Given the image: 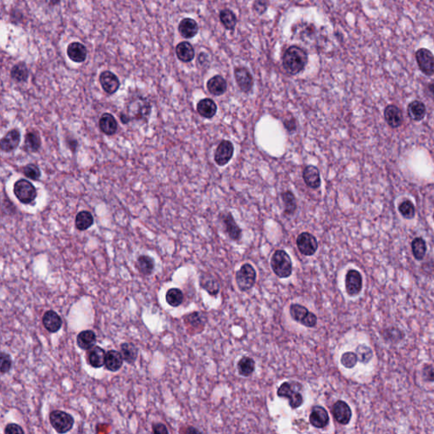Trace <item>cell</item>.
<instances>
[{"instance_id": "cell-32", "label": "cell", "mask_w": 434, "mask_h": 434, "mask_svg": "<svg viewBox=\"0 0 434 434\" xmlns=\"http://www.w3.org/2000/svg\"><path fill=\"white\" fill-rule=\"evenodd\" d=\"M176 54L182 62H190L194 58V49L188 42H182L177 45Z\"/></svg>"}, {"instance_id": "cell-25", "label": "cell", "mask_w": 434, "mask_h": 434, "mask_svg": "<svg viewBox=\"0 0 434 434\" xmlns=\"http://www.w3.org/2000/svg\"><path fill=\"white\" fill-rule=\"evenodd\" d=\"M96 333L93 330L82 331L76 337L78 347L84 350H89L93 348L96 344Z\"/></svg>"}, {"instance_id": "cell-1", "label": "cell", "mask_w": 434, "mask_h": 434, "mask_svg": "<svg viewBox=\"0 0 434 434\" xmlns=\"http://www.w3.org/2000/svg\"><path fill=\"white\" fill-rule=\"evenodd\" d=\"M307 63L308 54L306 51L294 45L287 49L283 56V66L289 75H297L301 72Z\"/></svg>"}, {"instance_id": "cell-22", "label": "cell", "mask_w": 434, "mask_h": 434, "mask_svg": "<svg viewBox=\"0 0 434 434\" xmlns=\"http://www.w3.org/2000/svg\"><path fill=\"white\" fill-rule=\"evenodd\" d=\"M303 178L304 182L308 187L313 189L320 187L321 181L320 172L318 167L314 166H307L303 172Z\"/></svg>"}, {"instance_id": "cell-23", "label": "cell", "mask_w": 434, "mask_h": 434, "mask_svg": "<svg viewBox=\"0 0 434 434\" xmlns=\"http://www.w3.org/2000/svg\"><path fill=\"white\" fill-rule=\"evenodd\" d=\"M123 362L124 359L123 354L119 351L111 349L107 352L104 366L109 372H115L119 371L123 367Z\"/></svg>"}, {"instance_id": "cell-45", "label": "cell", "mask_w": 434, "mask_h": 434, "mask_svg": "<svg viewBox=\"0 0 434 434\" xmlns=\"http://www.w3.org/2000/svg\"><path fill=\"white\" fill-rule=\"evenodd\" d=\"M399 211L403 217L408 220L413 219L416 214V209L413 203L410 201H405L399 206Z\"/></svg>"}, {"instance_id": "cell-12", "label": "cell", "mask_w": 434, "mask_h": 434, "mask_svg": "<svg viewBox=\"0 0 434 434\" xmlns=\"http://www.w3.org/2000/svg\"><path fill=\"white\" fill-rule=\"evenodd\" d=\"M234 76L236 79V84L241 91L247 94L252 90L254 86V78L247 68H235Z\"/></svg>"}, {"instance_id": "cell-29", "label": "cell", "mask_w": 434, "mask_h": 434, "mask_svg": "<svg viewBox=\"0 0 434 434\" xmlns=\"http://www.w3.org/2000/svg\"><path fill=\"white\" fill-rule=\"evenodd\" d=\"M178 31L184 38H192L198 33V23L191 18L183 19L180 22Z\"/></svg>"}, {"instance_id": "cell-38", "label": "cell", "mask_w": 434, "mask_h": 434, "mask_svg": "<svg viewBox=\"0 0 434 434\" xmlns=\"http://www.w3.org/2000/svg\"><path fill=\"white\" fill-rule=\"evenodd\" d=\"M201 286L212 296H215L218 294L220 290L218 283L216 281V279H214L213 277L210 275H202L201 279Z\"/></svg>"}, {"instance_id": "cell-11", "label": "cell", "mask_w": 434, "mask_h": 434, "mask_svg": "<svg viewBox=\"0 0 434 434\" xmlns=\"http://www.w3.org/2000/svg\"><path fill=\"white\" fill-rule=\"evenodd\" d=\"M362 275L361 273L357 270H348L345 277V288L347 294L349 296H357L362 292Z\"/></svg>"}, {"instance_id": "cell-6", "label": "cell", "mask_w": 434, "mask_h": 434, "mask_svg": "<svg viewBox=\"0 0 434 434\" xmlns=\"http://www.w3.org/2000/svg\"><path fill=\"white\" fill-rule=\"evenodd\" d=\"M236 285L241 291L252 289L256 282V271L250 264H245L238 270L235 275Z\"/></svg>"}, {"instance_id": "cell-48", "label": "cell", "mask_w": 434, "mask_h": 434, "mask_svg": "<svg viewBox=\"0 0 434 434\" xmlns=\"http://www.w3.org/2000/svg\"><path fill=\"white\" fill-rule=\"evenodd\" d=\"M0 362H1V367H0L1 373L2 374L8 373L12 367V359L11 356L6 352H2L0 357Z\"/></svg>"}, {"instance_id": "cell-46", "label": "cell", "mask_w": 434, "mask_h": 434, "mask_svg": "<svg viewBox=\"0 0 434 434\" xmlns=\"http://www.w3.org/2000/svg\"><path fill=\"white\" fill-rule=\"evenodd\" d=\"M22 172H23L25 177H27L28 179L33 180V181H38L39 178L41 177V171L36 165H26L23 167Z\"/></svg>"}, {"instance_id": "cell-2", "label": "cell", "mask_w": 434, "mask_h": 434, "mask_svg": "<svg viewBox=\"0 0 434 434\" xmlns=\"http://www.w3.org/2000/svg\"><path fill=\"white\" fill-rule=\"evenodd\" d=\"M302 387L303 386L298 382H284L278 389V396L280 398L288 399L292 409H298L304 403V397L301 394Z\"/></svg>"}, {"instance_id": "cell-55", "label": "cell", "mask_w": 434, "mask_h": 434, "mask_svg": "<svg viewBox=\"0 0 434 434\" xmlns=\"http://www.w3.org/2000/svg\"><path fill=\"white\" fill-rule=\"evenodd\" d=\"M284 126H285L287 130L289 131V132H294V131L296 130V124H295V120L294 118H292L291 120L284 122Z\"/></svg>"}, {"instance_id": "cell-30", "label": "cell", "mask_w": 434, "mask_h": 434, "mask_svg": "<svg viewBox=\"0 0 434 434\" xmlns=\"http://www.w3.org/2000/svg\"><path fill=\"white\" fill-rule=\"evenodd\" d=\"M197 111L201 116L211 119L216 114L217 106L216 103L211 99H204L197 104Z\"/></svg>"}, {"instance_id": "cell-17", "label": "cell", "mask_w": 434, "mask_h": 434, "mask_svg": "<svg viewBox=\"0 0 434 434\" xmlns=\"http://www.w3.org/2000/svg\"><path fill=\"white\" fill-rule=\"evenodd\" d=\"M309 422L317 428H324L329 423V416L324 407L314 406L309 415Z\"/></svg>"}, {"instance_id": "cell-19", "label": "cell", "mask_w": 434, "mask_h": 434, "mask_svg": "<svg viewBox=\"0 0 434 434\" xmlns=\"http://www.w3.org/2000/svg\"><path fill=\"white\" fill-rule=\"evenodd\" d=\"M105 357H106V353H105L104 348L95 345L88 350L87 362H88V364H89V366L98 369V368H101L102 367H104V363H105Z\"/></svg>"}, {"instance_id": "cell-35", "label": "cell", "mask_w": 434, "mask_h": 434, "mask_svg": "<svg viewBox=\"0 0 434 434\" xmlns=\"http://www.w3.org/2000/svg\"><path fill=\"white\" fill-rule=\"evenodd\" d=\"M94 216L89 211H80L75 216V227L79 231H86L94 225Z\"/></svg>"}, {"instance_id": "cell-4", "label": "cell", "mask_w": 434, "mask_h": 434, "mask_svg": "<svg viewBox=\"0 0 434 434\" xmlns=\"http://www.w3.org/2000/svg\"><path fill=\"white\" fill-rule=\"evenodd\" d=\"M14 194L21 203L29 205L36 198V190L33 184L26 179H20L14 185Z\"/></svg>"}, {"instance_id": "cell-36", "label": "cell", "mask_w": 434, "mask_h": 434, "mask_svg": "<svg viewBox=\"0 0 434 434\" xmlns=\"http://www.w3.org/2000/svg\"><path fill=\"white\" fill-rule=\"evenodd\" d=\"M282 200L284 204V213L288 216H292L297 210V201L295 196L290 191L282 192Z\"/></svg>"}, {"instance_id": "cell-15", "label": "cell", "mask_w": 434, "mask_h": 434, "mask_svg": "<svg viewBox=\"0 0 434 434\" xmlns=\"http://www.w3.org/2000/svg\"><path fill=\"white\" fill-rule=\"evenodd\" d=\"M99 82L101 84L102 89L108 94H114L118 91L120 88V81L114 75V73L109 70H105L101 73L99 76Z\"/></svg>"}, {"instance_id": "cell-50", "label": "cell", "mask_w": 434, "mask_h": 434, "mask_svg": "<svg viewBox=\"0 0 434 434\" xmlns=\"http://www.w3.org/2000/svg\"><path fill=\"white\" fill-rule=\"evenodd\" d=\"M186 324H189L192 327H200V325L202 324V318H201V314L198 312H193L192 314H189L187 315V318L185 319Z\"/></svg>"}, {"instance_id": "cell-52", "label": "cell", "mask_w": 434, "mask_h": 434, "mask_svg": "<svg viewBox=\"0 0 434 434\" xmlns=\"http://www.w3.org/2000/svg\"><path fill=\"white\" fill-rule=\"evenodd\" d=\"M25 431H24L23 429L21 427V426H19L18 424L16 423H10L6 426V428H5V433L6 434H23Z\"/></svg>"}, {"instance_id": "cell-28", "label": "cell", "mask_w": 434, "mask_h": 434, "mask_svg": "<svg viewBox=\"0 0 434 434\" xmlns=\"http://www.w3.org/2000/svg\"><path fill=\"white\" fill-rule=\"evenodd\" d=\"M207 89L215 96H220L226 93L227 84L221 75H215L207 82Z\"/></svg>"}, {"instance_id": "cell-10", "label": "cell", "mask_w": 434, "mask_h": 434, "mask_svg": "<svg viewBox=\"0 0 434 434\" xmlns=\"http://www.w3.org/2000/svg\"><path fill=\"white\" fill-rule=\"evenodd\" d=\"M297 246L302 255L311 256L317 252L318 242L317 239L309 232H302L297 238Z\"/></svg>"}, {"instance_id": "cell-20", "label": "cell", "mask_w": 434, "mask_h": 434, "mask_svg": "<svg viewBox=\"0 0 434 434\" xmlns=\"http://www.w3.org/2000/svg\"><path fill=\"white\" fill-rule=\"evenodd\" d=\"M21 142V133L17 129H11L1 139V149L4 152L15 150Z\"/></svg>"}, {"instance_id": "cell-49", "label": "cell", "mask_w": 434, "mask_h": 434, "mask_svg": "<svg viewBox=\"0 0 434 434\" xmlns=\"http://www.w3.org/2000/svg\"><path fill=\"white\" fill-rule=\"evenodd\" d=\"M421 376L425 382H434V367L431 365H425L421 371Z\"/></svg>"}, {"instance_id": "cell-41", "label": "cell", "mask_w": 434, "mask_h": 434, "mask_svg": "<svg viewBox=\"0 0 434 434\" xmlns=\"http://www.w3.org/2000/svg\"><path fill=\"white\" fill-rule=\"evenodd\" d=\"M184 299V295L182 290L179 289H171L167 291L166 295V300L167 304L172 307H178L182 304Z\"/></svg>"}, {"instance_id": "cell-56", "label": "cell", "mask_w": 434, "mask_h": 434, "mask_svg": "<svg viewBox=\"0 0 434 434\" xmlns=\"http://www.w3.org/2000/svg\"><path fill=\"white\" fill-rule=\"evenodd\" d=\"M192 431H195V432H199V431H199V430H197V429L192 428V427H191V428H190L189 427V428L187 429V431H186V432H192Z\"/></svg>"}, {"instance_id": "cell-8", "label": "cell", "mask_w": 434, "mask_h": 434, "mask_svg": "<svg viewBox=\"0 0 434 434\" xmlns=\"http://www.w3.org/2000/svg\"><path fill=\"white\" fill-rule=\"evenodd\" d=\"M292 318L297 323H300L306 328H314L318 323V318L305 307L300 304H293L289 309Z\"/></svg>"}, {"instance_id": "cell-51", "label": "cell", "mask_w": 434, "mask_h": 434, "mask_svg": "<svg viewBox=\"0 0 434 434\" xmlns=\"http://www.w3.org/2000/svg\"><path fill=\"white\" fill-rule=\"evenodd\" d=\"M268 6H269L268 0H255L253 6V10L258 15H262L267 11Z\"/></svg>"}, {"instance_id": "cell-7", "label": "cell", "mask_w": 434, "mask_h": 434, "mask_svg": "<svg viewBox=\"0 0 434 434\" xmlns=\"http://www.w3.org/2000/svg\"><path fill=\"white\" fill-rule=\"evenodd\" d=\"M127 114L129 120H143L150 114L151 104L148 99L137 98L130 102L128 107Z\"/></svg>"}, {"instance_id": "cell-44", "label": "cell", "mask_w": 434, "mask_h": 434, "mask_svg": "<svg viewBox=\"0 0 434 434\" xmlns=\"http://www.w3.org/2000/svg\"><path fill=\"white\" fill-rule=\"evenodd\" d=\"M357 352V358L358 362H361L362 364H367L371 362V360L373 357V352L372 348L366 345V344H360L356 349Z\"/></svg>"}, {"instance_id": "cell-54", "label": "cell", "mask_w": 434, "mask_h": 434, "mask_svg": "<svg viewBox=\"0 0 434 434\" xmlns=\"http://www.w3.org/2000/svg\"><path fill=\"white\" fill-rule=\"evenodd\" d=\"M425 93L427 96L434 99V80L427 84L425 89Z\"/></svg>"}, {"instance_id": "cell-57", "label": "cell", "mask_w": 434, "mask_h": 434, "mask_svg": "<svg viewBox=\"0 0 434 434\" xmlns=\"http://www.w3.org/2000/svg\"><path fill=\"white\" fill-rule=\"evenodd\" d=\"M295 1H302V0H295Z\"/></svg>"}, {"instance_id": "cell-53", "label": "cell", "mask_w": 434, "mask_h": 434, "mask_svg": "<svg viewBox=\"0 0 434 434\" xmlns=\"http://www.w3.org/2000/svg\"><path fill=\"white\" fill-rule=\"evenodd\" d=\"M152 429H153V433L155 434H163V433H169V431H168V429H167L166 425H164L163 423H161V422H158V423L153 424V426H152Z\"/></svg>"}, {"instance_id": "cell-37", "label": "cell", "mask_w": 434, "mask_h": 434, "mask_svg": "<svg viewBox=\"0 0 434 434\" xmlns=\"http://www.w3.org/2000/svg\"><path fill=\"white\" fill-rule=\"evenodd\" d=\"M255 361L250 357H244L238 363V370L243 377H250L255 372Z\"/></svg>"}, {"instance_id": "cell-40", "label": "cell", "mask_w": 434, "mask_h": 434, "mask_svg": "<svg viewBox=\"0 0 434 434\" xmlns=\"http://www.w3.org/2000/svg\"><path fill=\"white\" fill-rule=\"evenodd\" d=\"M220 21L221 24L225 26V28L227 30H233L236 25V16L232 11H230L228 9H225L220 12Z\"/></svg>"}, {"instance_id": "cell-26", "label": "cell", "mask_w": 434, "mask_h": 434, "mask_svg": "<svg viewBox=\"0 0 434 434\" xmlns=\"http://www.w3.org/2000/svg\"><path fill=\"white\" fill-rule=\"evenodd\" d=\"M41 138L37 131H29L25 136L24 150L28 153H36L41 148Z\"/></svg>"}, {"instance_id": "cell-9", "label": "cell", "mask_w": 434, "mask_h": 434, "mask_svg": "<svg viewBox=\"0 0 434 434\" xmlns=\"http://www.w3.org/2000/svg\"><path fill=\"white\" fill-rule=\"evenodd\" d=\"M416 63L421 72L427 76L434 75V55L430 50L421 48L415 54Z\"/></svg>"}, {"instance_id": "cell-43", "label": "cell", "mask_w": 434, "mask_h": 434, "mask_svg": "<svg viewBox=\"0 0 434 434\" xmlns=\"http://www.w3.org/2000/svg\"><path fill=\"white\" fill-rule=\"evenodd\" d=\"M382 334L385 340L391 343H398L405 338L403 332L397 328H387L382 332Z\"/></svg>"}, {"instance_id": "cell-21", "label": "cell", "mask_w": 434, "mask_h": 434, "mask_svg": "<svg viewBox=\"0 0 434 434\" xmlns=\"http://www.w3.org/2000/svg\"><path fill=\"white\" fill-rule=\"evenodd\" d=\"M221 221L223 222L224 226L226 228V232L228 234L229 238L231 240L238 241L241 238L242 231L238 226L236 221H234L233 217L231 213L222 214L221 215Z\"/></svg>"}, {"instance_id": "cell-16", "label": "cell", "mask_w": 434, "mask_h": 434, "mask_svg": "<svg viewBox=\"0 0 434 434\" xmlns=\"http://www.w3.org/2000/svg\"><path fill=\"white\" fill-rule=\"evenodd\" d=\"M384 118L386 123L392 128H400L403 124L402 111L394 104H389L385 108Z\"/></svg>"}, {"instance_id": "cell-27", "label": "cell", "mask_w": 434, "mask_h": 434, "mask_svg": "<svg viewBox=\"0 0 434 434\" xmlns=\"http://www.w3.org/2000/svg\"><path fill=\"white\" fill-rule=\"evenodd\" d=\"M68 57L74 62H84L86 60L88 51L84 45L80 43H72L67 48Z\"/></svg>"}, {"instance_id": "cell-33", "label": "cell", "mask_w": 434, "mask_h": 434, "mask_svg": "<svg viewBox=\"0 0 434 434\" xmlns=\"http://www.w3.org/2000/svg\"><path fill=\"white\" fill-rule=\"evenodd\" d=\"M121 353L124 362L128 364H134L138 359V348L132 343H123L121 344Z\"/></svg>"}, {"instance_id": "cell-42", "label": "cell", "mask_w": 434, "mask_h": 434, "mask_svg": "<svg viewBox=\"0 0 434 434\" xmlns=\"http://www.w3.org/2000/svg\"><path fill=\"white\" fill-rule=\"evenodd\" d=\"M28 69L24 63H18L11 71V78L17 83L26 82L28 78Z\"/></svg>"}, {"instance_id": "cell-24", "label": "cell", "mask_w": 434, "mask_h": 434, "mask_svg": "<svg viewBox=\"0 0 434 434\" xmlns=\"http://www.w3.org/2000/svg\"><path fill=\"white\" fill-rule=\"evenodd\" d=\"M99 129L106 135H114L116 133L118 124L116 120L111 114L104 113L99 119Z\"/></svg>"}, {"instance_id": "cell-13", "label": "cell", "mask_w": 434, "mask_h": 434, "mask_svg": "<svg viewBox=\"0 0 434 434\" xmlns=\"http://www.w3.org/2000/svg\"><path fill=\"white\" fill-rule=\"evenodd\" d=\"M233 144L230 141L223 140L219 144L215 153V162L220 167L227 164L233 155Z\"/></svg>"}, {"instance_id": "cell-58", "label": "cell", "mask_w": 434, "mask_h": 434, "mask_svg": "<svg viewBox=\"0 0 434 434\" xmlns=\"http://www.w3.org/2000/svg\"><path fill=\"white\" fill-rule=\"evenodd\" d=\"M433 219H434V214H433Z\"/></svg>"}, {"instance_id": "cell-47", "label": "cell", "mask_w": 434, "mask_h": 434, "mask_svg": "<svg viewBox=\"0 0 434 434\" xmlns=\"http://www.w3.org/2000/svg\"><path fill=\"white\" fill-rule=\"evenodd\" d=\"M358 362L357 353L353 352H345L341 357V364L348 369H351L356 367Z\"/></svg>"}, {"instance_id": "cell-3", "label": "cell", "mask_w": 434, "mask_h": 434, "mask_svg": "<svg viewBox=\"0 0 434 434\" xmlns=\"http://www.w3.org/2000/svg\"><path fill=\"white\" fill-rule=\"evenodd\" d=\"M270 265L273 272L280 279H287L291 275L293 270L291 258L284 250L275 251L270 260Z\"/></svg>"}, {"instance_id": "cell-5", "label": "cell", "mask_w": 434, "mask_h": 434, "mask_svg": "<svg viewBox=\"0 0 434 434\" xmlns=\"http://www.w3.org/2000/svg\"><path fill=\"white\" fill-rule=\"evenodd\" d=\"M50 422L58 433H65L71 430L75 421L73 416L67 412L55 410L50 414Z\"/></svg>"}, {"instance_id": "cell-39", "label": "cell", "mask_w": 434, "mask_h": 434, "mask_svg": "<svg viewBox=\"0 0 434 434\" xmlns=\"http://www.w3.org/2000/svg\"><path fill=\"white\" fill-rule=\"evenodd\" d=\"M411 250L416 260H423L426 253V242L421 238H416L411 243Z\"/></svg>"}, {"instance_id": "cell-14", "label": "cell", "mask_w": 434, "mask_h": 434, "mask_svg": "<svg viewBox=\"0 0 434 434\" xmlns=\"http://www.w3.org/2000/svg\"><path fill=\"white\" fill-rule=\"evenodd\" d=\"M333 417L341 425L349 423L352 417V411L348 404L343 401H338L334 403L332 408Z\"/></svg>"}, {"instance_id": "cell-31", "label": "cell", "mask_w": 434, "mask_h": 434, "mask_svg": "<svg viewBox=\"0 0 434 434\" xmlns=\"http://www.w3.org/2000/svg\"><path fill=\"white\" fill-rule=\"evenodd\" d=\"M407 112L411 120L420 122L426 115V106L422 102L414 100L409 104Z\"/></svg>"}, {"instance_id": "cell-34", "label": "cell", "mask_w": 434, "mask_h": 434, "mask_svg": "<svg viewBox=\"0 0 434 434\" xmlns=\"http://www.w3.org/2000/svg\"><path fill=\"white\" fill-rule=\"evenodd\" d=\"M154 260L148 255H140L136 262V267L138 271L144 275H149L154 269Z\"/></svg>"}, {"instance_id": "cell-18", "label": "cell", "mask_w": 434, "mask_h": 434, "mask_svg": "<svg viewBox=\"0 0 434 434\" xmlns=\"http://www.w3.org/2000/svg\"><path fill=\"white\" fill-rule=\"evenodd\" d=\"M62 319L55 310H48L43 317V324L45 329L51 333H55L62 327Z\"/></svg>"}]
</instances>
